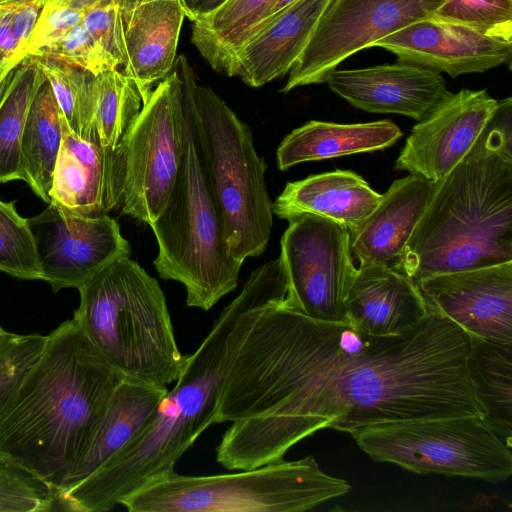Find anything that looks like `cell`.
<instances>
[{
    "label": "cell",
    "instance_id": "obj_1",
    "mask_svg": "<svg viewBox=\"0 0 512 512\" xmlns=\"http://www.w3.org/2000/svg\"><path fill=\"white\" fill-rule=\"evenodd\" d=\"M429 307V306H428ZM471 336L429 307L414 328L373 336L312 319L285 300L267 306L223 379L214 424L228 470L284 459L323 428L352 433L385 423L481 415L470 380Z\"/></svg>",
    "mask_w": 512,
    "mask_h": 512
},
{
    "label": "cell",
    "instance_id": "obj_2",
    "mask_svg": "<svg viewBox=\"0 0 512 512\" xmlns=\"http://www.w3.org/2000/svg\"><path fill=\"white\" fill-rule=\"evenodd\" d=\"M280 258L255 269L186 363L155 417L130 444L77 484L59 490L61 510L104 512L175 470L212 424L226 372L260 313L287 296Z\"/></svg>",
    "mask_w": 512,
    "mask_h": 512
},
{
    "label": "cell",
    "instance_id": "obj_3",
    "mask_svg": "<svg viewBox=\"0 0 512 512\" xmlns=\"http://www.w3.org/2000/svg\"><path fill=\"white\" fill-rule=\"evenodd\" d=\"M124 376L74 318L49 335L0 419V451L53 486L87 452Z\"/></svg>",
    "mask_w": 512,
    "mask_h": 512
},
{
    "label": "cell",
    "instance_id": "obj_4",
    "mask_svg": "<svg viewBox=\"0 0 512 512\" xmlns=\"http://www.w3.org/2000/svg\"><path fill=\"white\" fill-rule=\"evenodd\" d=\"M512 262V161L466 156L443 179L397 270L418 284L443 273Z\"/></svg>",
    "mask_w": 512,
    "mask_h": 512
},
{
    "label": "cell",
    "instance_id": "obj_5",
    "mask_svg": "<svg viewBox=\"0 0 512 512\" xmlns=\"http://www.w3.org/2000/svg\"><path fill=\"white\" fill-rule=\"evenodd\" d=\"M184 103L183 157L160 216L150 225L158 243L159 276L180 282L188 307L211 309L237 287L242 262L230 251L193 117L194 72L184 55L175 61Z\"/></svg>",
    "mask_w": 512,
    "mask_h": 512
},
{
    "label": "cell",
    "instance_id": "obj_6",
    "mask_svg": "<svg viewBox=\"0 0 512 512\" xmlns=\"http://www.w3.org/2000/svg\"><path fill=\"white\" fill-rule=\"evenodd\" d=\"M73 318L124 376L159 387L179 377L188 355L177 345L165 295L136 261L122 257L78 288Z\"/></svg>",
    "mask_w": 512,
    "mask_h": 512
},
{
    "label": "cell",
    "instance_id": "obj_7",
    "mask_svg": "<svg viewBox=\"0 0 512 512\" xmlns=\"http://www.w3.org/2000/svg\"><path fill=\"white\" fill-rule=\"evenodd\" d=\"M241 472L186 476L175 471L120 503L130 512H301L347 494L312 456Z\"/></svg>",
    "mask_w": 512,
    "mask_h": 512
},
{
    "label": "cell",
    "instance_id": "obj_8",
    "mask_svg": "<svg viewBox=\"0 0 512 512\" xmlns=\"http://www.w3.org/2000/svg\"><path fill=\"white\" fill-rule=\"evenodd\" d=\"M194 125L210 186L235 259L262 254L273 212L265 183L266 164L253 134L211 88L194 85Z\"/></svg>",
    "mask_w": 512,
    "mask_h": 512
},
{
    "label": "cell",
    "instance_id": "obj_9",
    "mask_svg": "<svg viewBox=\"0 0 512 512\" xmlns=\"http://www.w3.org/2000/svg\"><path fill=\"white\" fill-rule=\"evenodd\" d=\"M376 462L418 474L478 478L492 483L512 475L511 447L481 415L377 424L351 433Z\"/></svg>",
    "mask_w": 512,
    "mask_h": 512
},
{
    "label": "cell",
    "instance_id": "obj_10",
    "mask_svg": "<svg viewBox=\"0 0 512 512\" xmlns=\"http://www.w3.org/2000/svg\"><path fill=\"white\" fill-rule=\"evenodd\" d=\"M184 103L174 70L152 90L120 141L125 155L121 212L151 225L162 213L183 157Z\"/></svg>",
    "mask_w": 512,
    "mask_h": 512
},
{
    "label": "cell",
    "instance_id": "obj_11",
    "mask_svg": "<svg viewBox=\"0 0 512 512\" xmlns=\"http://www.w3.org/2000/svg\"><path fill=\"white\" fill-rule=\"evenodd\" d=\"M288 222L279 256L288 287L285 303L315 320L343 322L357 271L349 230L314 215Z\"/></svg>",
    "mask_w": 512,
    "mask_h": 512
},
{
    "label": "cell",
    "instance_id": "obj_12",
    "mask_svg": "<svg viewBox=\"0 0 512 512\" xmlns=\"http://www.w3.org/2000/svg\"><path fill=\"white\" fill-rule=\"evenodd\" d=\"M444 0H330L282 89L325 83L348 57L421 20Z\"/></svg>",
    "mask_w": 512,
    "mask_h": 512
},
{
    "label": "cell",
    "instance_id": "obj_13",
    "mask_svg": "<svg viewBox=\"0 0 512 512\" xmlns=\"http://www.w3.org/2000/svg\"><path fill=\"white\" fill-rule=\"evenodd\" d=\"M42 270V280L54 292L79 288L131 247L115 219L108 214L80 215L51 201L28 219Z\"/></svg>",
    "mask_w": 512,
    "mask_h": 512
},
{
    "label": "cell",
    "instance_id": "obj_14",
    "mask_svg": "<svg viewBox=\"0 0 512 512\" xmlns=\"http://www.w3.org/2000/svg\"><path fill=\"white\" fill-rule=\"evenodd\" d=\"M498 102L487 90L451 93L412 128L395 169L438 183L470 152Z\"/></svg>",
    "mask_w": 512,
    "mask_h": 512
},
{
    "label": "cell",
    "instance_id": "obj_15",
    "mask_svg": "<svg viewBox=\"0 0 512 512\" xmlns=\"http://www.w3.org/2000/svg\"><path fill=\"white\" fill-rule=\"evenodd\" d=\"M417 285L430 308L470 336L512 344V262L437 274Z\"/></svg>",
    "mask_w": 512,
    "mask_h": 512
},
{
    "label": "cell",
    "instance_id": "obj_16",
    "mask_svg": "<svg viewBox=\"0 0 512 512\" xmlns=\"http://www.w3.org/2000/svg\"><path fill=\"white\" fill-rule=\"evenodd\" d=\"M325 83L358 109L416 121L426 118L451 95L440 72L399 59L392 64L336 69Z\"/></svg>",
    "mask_w": 512,
    "mask_h": 512
},
{
    "label": "cell",
    "instance_id": "obj_17",
    "mask_svg": "<svg viewBox=\"0 0 512 512\" xmlns=\"http://www.w3.org/2000/svg\"><path fill=\"white\" fill-rule=\"evenodd\" d=\"M452 77L483 73L503 64L511 68L512 41L436 19L412 23L372 45Z\"/></svg>",
    "mask_w": 512,
    "mask_h": 512
},
{
    "label": "cell",
    "instance_id": "obj_18",
    "mask_svg": "<svg viewBox=\"0 0 512 512\" xmlns=\"http://www.w3.org/2000/svg\"><path fill=\"white\" fill-rule=\"evenodd\" d=\"M62 140L50 199L80 215L120 208L125 185V155L120 142L107 149L72 132L61 117Z\"/></svg>",
    "mask_w": 512,
    "mask_h": 512
},
{
    "label": "cell",
    "instance_id": "obj_19",
    "mask_svg": "<svg viewBox=\"0 0 512 512\" xmlns=\"http://www.w3.org/2000/svg\"><path fill=\"white\" fill-rule=\"evenodd\" d=\"M429 307L418 285L401 271L359 265L348 290L344 321L373 336H390L417 326Z\"/></svg>",
    "mask_w": 512,
    "mask_h": 512
},
{
    "label": "cell",
    "instance_id": "obj_20",
    "mask_svg": "<svg viewBox=\"0 0 512 512\" xmlns=\"http://www.w3.org/2000/svg\"><path fill=\"white\" fill-rule=\"evenodd\" d=\"M435 187L436 183L415 174L391 184L369 216L349 231L352 255L359 265L398 268Z\"/></svg>",
    "mask_w": 512,
    "mask_h": 512
},
{
    "label": "cell",
    "instance_id": "obj_21",
    "mask_svg": "<svg viewBox=\"0 0 512 512\" xmlns=\"http://www.w3.org/2000/svg\"><path fill=\"white\" fill-rule=\"evenodd\" d=\"M330 0H296L264 24L235 54L231 76L260 87L286 75Z\"/></svg>",
    "mask_w": 512,
    "mask_h": 512
},
{
    "label": "cell",
    "instance_id": "obj_22",
    "mask_svg": "<svg viewBox=\"0 0 512 512\" xmlns=\"http://www.w3.org/2000/svg\"><path fill=\"white\" fill-rule=\"evenodd\" d=\"M122 17L128 54L123 72L144 103L173 68L185 13L179 0H148Z\"/></svg>",
    "mask_w": 512,
    "mask_h": 512
},
{
    "label": "cell",
    "instance_id": "obj_23",
    "mask_svg": "<svg viewBox=\"0 0 512 512\" xmlns=\"http://www.w3.org/2000/svg\"><path fill=\"white\" fill-rule=\"evenodd\" d=\"M381 199L382 194L360 175L335 170L288 182L272 203V212L288 221L301 215L319 216L350 231L369 216Z\"/></svg>",
    "mask_w": 512,
    "mask_h": 512
},
{
    "label": "cell",
    "instance_id": "obj_24",
    "mask_svg": "<svg viewBox=\"0 0 512 512\" xmlns=\"http://www.w3.org/2000/svg\"><path fill=\"white\" fill-rule=\"evenodd\" d=\"M167 392V387L125 377L116 389L87 452L58 490L77 484L135 440L151 423Z\"/></svg>",
    "mask_w": 512,
    "mask_h": 512
},
{
    "label": "cell",
    "instance_id": "obj_25",
    "mask_svg": "<svg viewBox=\"0 0 512 512\" xmlns=\"http://www.w3.org/2000/svg\"><path fill=\"white\" fill-rule=\"evenodd\" d=\"M402 135L401 129L390 120L354 124L313 120L282 140L276 152L277 164L285 171L303 162L384 150Z\"/></svg>",
    "mask_w": 512,
    "mask_h": 512
},
{
    "label": "cell",
    "instance_id": "obj_26",
    "mask_svg": "<svg viewBox=\"0 0 512 512\" xmlns=\"http://www.w3.org/2000/svg\"><path fill=\"white\" fill-rule=\"evenodd\" d=\"M467 367L482 417L512 447V344L471 336Z\"/></svg>",
    "mask_w": 512,
    "mask_h": 512
},
{
    "label": "cell",
    "instance_id": "obj_27",
    "mask_svg": "<svg viewBox=\"0 0 512 512\" xmlns=\"http://www.w3.org/2000/svg\"><path fill=\"white\" fill-rule=\"evenodd\" d=\"M275 0H227L192 21L191 41L217 72L231 76L237 51L247 42Z\"/></svg>",
    "mask_w": 512,
    "mask_h": 512
},
{
    "label": "cell",
    "instance_id": "obj_28",
    "mask_svg": "<svg viewBox=\"0 0 512 512\" xmlns=\"http://www.w3.org/2000/svg\"><path fill=\"white\" fill-rule=\"evenodd\" d=\"M62 140L61 114L50 84L39 87L27 116L21 138L22 180L50 203L53 171Z\"/></svg>",
    "mask_w": 512,
    "mask_h": 512
},
{
    "label": "cell",
    "instance_id": "obj_29",
    "mask_svg": "<svg viewBox=\"0 0 512 512\" xmlns=\"http://www.w3.org/2000/svg\"><path fill=\"white\" fill-rule=\"evenodd\" d=\"M45 79L26 56L0 81V183L22 180L21 138L32 101Z\"/></svg>",
    "mask_w": 512,
    "mask_h": 512
},
{
    "label": "cell",
    "instance_id": "obj_30",
    "mask_svg": "<svg viewBox=\"0 0 512 512\" xmlns=\"http://www.w3.org/2000/svg\"><path fill=\"white\" fill-rule=\"evenodd\" d=\"M143 106L134 83L119 69L92 77V129L95 143L115 149Z\"/></svg>",
    "mask_w": 512,
    "mask_h": 512
},
{
    "label": "cell",
    "instance_id": "obj_31",
    "mask_svg": "<svg viewBox=\"0 0 512 512\" xmlns=\"http://www.w3.org/2000/svg\"><path fill=\"white\" fill-rule=\"evenodd\" d=\"M30 57L50 84L68 128L82 139L95 143L92 129L93 75L51 58Z\"/></svg>",
    "mask_w": 512,
    "mask_h": 512
},
{
    "label": "cell",
    "instance_id": "obj_32",
    "mask_svg": "<svg viewBox=\"0 0 512 512\" xmlns=\"http://www.w3.org/2000/svg\"><path fill=\"white\" fill-rule=\"evenodd\" d=\"M58 510V488L0 451V512Z\"/></svg>",
    "mask_w": 512,
    "mask_h": 512
},
{
    "label": "cell",
    "instance_id": "obj_33",
    "mask_svg": "<svg viewBox=\"0 0 512 512\" xmlns=\"http://www.w3.org/2000/svg\"><path fill=\"white\" fill-rule=\"evenodd\" d=\"M0 271L19 279L42 280L33 233L14 201L0 200Z\"/></svg>",
    "mask_w": 512,
    "mask_h": 512
},
{
    "label": "cell",
    "instance_id": "obj_34",
    "mask_svg": "<svg viewBox=\"0 0 512 512\" xmlns=\"http://www.w3.org/2000/svg\"><path fill=\"white\" fill-rule=\"evenodd\" d=\"M47 335L16 334L0 336V419L7 412L31 367L41 355Z\"/></svg>",
    "mask_w": 512,
    "mask_h": 512
},
{
    "label": "cell",
    "instance_id": "obj_35",
    "mask_svg": "<svg viewBox=\"0 0 512 512\" xmlns=\"http://www.w3.org/2000/svg\"><path fill=\"white\" fill-rule=\"evenodd\" d=\"M433 19L512 41V0H444Z\"/></svg>",
    "mask_w": 512,
    "mask_h": 512
},
{
    "label": "cell",
    "instance_id": "obj_36",
    "mask_svg": "<svg viewBox=\"0 0 512 512\" xmlns=\"http://www.w3.org/2000/svg\"><path fill=\"white\" fill-rule=\"evenodd\" d=\"M31 56L51 58L94 76L105 71L118 69V66H120L117 60L88 32L83 23Z\"/></svg>",
    "mask_w": 512,
    "mask_h": 512
},
{
    "label": "cell",
    "instance_id": "obj_37",
    "mask_svg": "<svg viewBox=\"0 0 512 512\" xmlns=\"http://www.w3.org/2000/svg\"><path fill=\"white\" fill-rule=\"evenodd\" d=\"M83 24L119 65L125 67L128 64L124 21L116 1L110 0L90 6L86 10Z\"/></svg>",
    "mask_w": 512,
    "mask_h": 512
},
{
    "label": "cell",
    "instance_id": "obj_38",
    "mask_svg": "<svg viewBox=\"0 0 512 512\" xmlns=\"http://www.w3.org/2000/svg\"><path fill=\"white\" fill-rule=\"evenodd\" d=\"M86 10L68 3L50 2L42 5L35 26L25 46L26 56L59 40L83 23Z\"/></svg>",
    "mask_w": 512,
    "mask_h": 512
},
{
    "label": "cell",
    "instance_id": "obj_39",
    "mask_svg": "<svg viewBox=\"0 0 512 512\" xmlns=\"http://www.w3.org/2000/svg\"><path fill=\"white\" fill-rule=\"evenodd\" d=\"M499 155L512 161V99L499 100L467 156Z\"/></svg>",
    "mask_w": 512,
    "mask_h": 512
},
{
    "label": "cell",
    "instance_id": "obj_40",
    "mask_svg": "<svg viewBox=\"0 0 512 512\" xmlns=\"http://www.w3.org/2000/svg\"><path fill=\"white\" fill-rule=\"evenodd\" d=\"M41 7L42 0H32L13 14V33L24 54L25 46L35 26Z\"/></svg>",
    "mask_w": 512,
    "mask_h": 512
},
{
    "label": "cell",
    "instance_id": "obj_41",
    "mask_svg": "<svg viewBox=\"0 0 512 512\" xmlns=\"http://www.w3.org/2000/svg\"><path fill=\"white\" fill-rule=\"evenodd\" d=\"M15 13V12H14ZM6 15L0 21V52L8 58H25L12 28L13 14Z\"/></svg>",
    "mask_w": 512,
    "mask_h": 512
},
{
    "label": "cell",
    "instance_id": "obj_42",
    "mask_svg": "<svg viewBox=\"0 0 512 512\" xmlns=\"http://www.w3.org/2000/svg\"><path fill=\"white\" fill-rule=\"evenodd\" d=\"M185 16L191 21L207 16L222 6L227 0H179Z\"/></svg>",
    "mask_w": 512,
    "mask_h": 512
},
{
    "label": "cell",
    "instance_id": "obj_43",
    "mask_svg": "<svg viewBox=\"0 0 512 512\" xmlns=\"http://www.w3.org/2000/svg\"><path fill=\"white\" fill-rule=\"evenodd\" d=\"M296 0H275L272 6L267 11L264 18L260 21V23L256 26L254 31L252 32L249 39L264 25L266 24L271 18H273L276 14H278L281 10L295 2ZM248 39V40H249ZM247 40V41H248Z\"/></svg>",
    "mask_w": 512,
    "mask_h": 512
},
{
    "label": "cell",
    "instance_id": "obj_44",
    "mask_svg": "<svg viewBox=\"0 0 512 512\" xmlns=\"http://www.w3.org/2000/svg\"><path fill=\"white\" fill-rule=\"evenodd\" d=\"M32 0H0V21Z\"/></svg>",
    "mask_w": 512,
    "mask_h": 512
},
{
    "label": "cell",
    "instance_id": "obj_45",
    "mask_svg": "<svg viewBox=\"0 0 512 512\" xmlns=\"http://www.w3.org/2000/svg\"><path fill=\"white\" fill-rule=\"evenodd\" d=\"M24 59V58H23ZM22 58H4L0 62V77L10 70H12L14 67H16L22 60Z\"/></svg>",
    "mask_w": 512,
    "mask_h": 512
},
{
    "label": "cell",
    "instance_id": "obj_46",
    "mask_svg": "<svg viewBox=\"0 0 512 512\" xmlns=\"http://www.w3.org/2000/svg\"><path fill=\"white\" fill-rule=\"evenodd\" d=\"M4 58H6V56H5V55H3V53H1V52H0V62H1Z\"/></svg>",
    "mask_w": 512,
    "mask_h": 512
},
{
    "label": "cell",
    "instance_id": "obj_47",
    "mask_svg": "<svg viewBox=\"0 0 512 512\" xmlns=\"http://www.w3.org/2000/svg\"><path fill=\"white\" fill-rule=\"evenodd\" d=\"M5 332V330L0 326V336Z\"/></svg>",
    "mask_w": 512,
    "mask_h": 512
},
{
    "label": "cell",
    "instance_id": "obj_48",
    "mask_svg": "<svg viewBox=\"0 0 512 512\" xmlns=\"http://www.w3.org/2000/svg\"><path fill=\"white\" fill-rule=\"evenodd\" d=\"M14 68H15V67H14ZM10 71H11V70H10ZM10 71H9V72H10ZM9 72H7L6 74L2 75V76L0 77V81H1V80H2V79H3V78H4V77L9 73Z\"/></svg>",
    "mask_w": 512,
    "mask_h": 512
},
{
    "label": "cell",
    "instance_id": "obj_49",
    "mask_svg": "<svg viewBox=\"0 0 512 512\" xmlns=\"http://www.w3.org/2000/svg\"><path fill=\"white\" fill-rule=\"evenodd\" d=\"M114 1H117V0H114Z\"/></svg>",
    "mask_w": 512,
    "mask_h": 512
}]
</instances>
